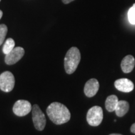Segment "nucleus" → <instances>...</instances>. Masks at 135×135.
Listing matches in <instances>:
<instances>
[{"instance_id":"1","label":"nucleus","mask_w":135,"mask_h":135,"mask_svg":"<svg viewBox=\"0 0 135 135\" xmlns=\"http://www.w3.org/2000/svg\"><path fill=\"white\" fill-rule=\"evenodd\" d=\"M46 113L52 122L56 124H62L70 121V111L66 106L58 102H53L48 106Z\"/></svg>"},{"instance_id":"2","label":"nucleus","mask_w":135,"mask_h":135,"mask_svg":"<svg viewBox=\"0 0 135 135\" xmlns=\"http://www.w3.org/2000/svg\"><path fill=\"white\" fill-rule=\"evenodd\" d=\"M81 60L80 50L76 47H72L68 51L64 60V65L66 73L71 75L75 71Z\"/></svg>"},{"instance_id":"3","label":"nucleus","mask_w":135,"mask_h":135,"mask_svg":"<svg viewBox=\"0 0 135 135\" xmlns=\"http://www.w3.org/2000/svg\"><path fill=\"white\" fill-rule=\"evenodd\" d=\"M103 119V112L100 106H94L89 109L87 113L86 119L90 126H98Z\"/></svg>"},{"instance_id":"4","label":"nucleus","mask_w":135,"mask_h":135,"mask_svg":"<svg viewBox=\"0 0 135 135\" xmlns=\"http://www.w3.org/2000/svg\"><path fill=\"white\" fill-rule=\"evenodd\" d=\"M32 119L37 130L43 131L46 126V119L43 111L37 104H35L32 107Z\"/></svg>"},{"instance_id":"5","label":"nucleus","mask_w":135,"mask_h":135,"mask_svg":"<svg viewBox=\"0 0 135 135\" xmlns=\"http://www.w3.org/2000/svg\"><path fill=\"white\" fill-rule=\"evenodd\" d=\"M15 76L10 71H4L0 75V89L4 92H10L14 88Z\"/></svg>"},{"instance_id":"6","label":"nucleus","mask_w":135,"mask_h":135,"mask_svg":"<svg viewBox=\"0 0 135 135\" xmlns=\"http://www.w3.org/2000/svg\"><path fill=\"white\" fill-rule=\"evenodd\" d=\"M13 113L18 116H25L32 110L31 104L26 100H18L13 106Z\"/></svg>"},{"instance_id":"7","label":"nucleus","mask_w":135,"mask_h":135,"mask_svg":"<svg viewBox=\"0 0 135 135\" xmlns=\"http://www.w3.org/2000/svg\"><path fill=\"white\" fill-rule=\"evenodd\" d=\"M25 55V50L21 47H16L6 55L5 63L8 65H13L19 61Z\"/></svg>"},{"instance_id":"8","label":"nucleus","mask_w":135,"mask_h":135,"mask_svg":"<svg viewBox=\"0 0 135 135\" xmlns=\"http://www.w3.org/2000/svg\"><path fill=\"white\" fill-rule=\"evenodd\" d=\"M99 84L97 79H90L86 83L84 88V92L85 95L89 98L94 97L98 91Z\"/></svg>"},{"instance_id":"9","label":"nucleus","mask_w":135,"mask_h":135,"mask_svg":"<svg viewBox=\"0 0 135 135\" xmlns=\"http://www.w3.org/2000/svg\"><path fill=\"white\" fill-rule=\"evenodd\" d=\"M114 86L120 91L129 93L132 91L134 89V84L128 79L121 78L114 81Z\"/></svg>"},{"instance_id":"10","label":"nucleus","mask_w":135,"mask_h":135,"mask_svg":"<svg viewBox=\"0 0 135 135\" xmlns=\"http://www.w3.org/2000/svg\"><path fill=\"white\" fill-rule=\"evenodd\" d=\"M135 65V60L132 55H127L123 59L121 63V70L124 73L131 72Z\"/></svg>"},{"instance_id":"11","label":"nucleus","mask_w":135,"mask_h":135,"mask_svg":"<svg viewBox=\"0 0 135 135\" xmlns=\"http://www.w3.org/2000/svg\"><path fill=\"white\" fill-rule=\"evenodd\" d=\"M129 104L126 101H118V104L115 109L116 115L119 117H123L129 111Z\"/></svg>"},{"instance_id":"12","label":"nucleus","mask_w":135,"mask_h":135,"mask_svg":"<svg viewBox=\"0 0 135 135\" xmlns=\"http://www.w3.org/2000/svg\"><path fill=\"white\" fill-rule=\"evenodd\" d=\"M118 103V98L116 95H110L108 97L105 101V107L109 112L115 111Z\"/></svg>"},{"instance_id":"13","label":"nucleus","mask_w":135,"mask_h":135,"mask_svg":"<svg viewBox=\"0 0 135 135\" xmlns=\"http://www.w3.org/2000/svg\"><path fill=\"white\" fill-rule=\"evenodd\" d=\"M15 42L12 38H8L4 43L3 48V52L5 55H7L15 48Z\"/></svg>"},{"instance_id":"14","label":"nucleus","mask_w":135,"mask_h":135,"mask_svg":"<svg viewBox=\"0 0 135 135\" xmlns=\"http://www.w3.org/2000/svg\"><path fill=\"white\" fill-rule=\"evenodd\" d=\"M8 32V28L6 25H0V46L2 45L6 38V34Z\"/></svg>"},{"instance_id":"15","label":"nucleus","mask_w":135,"mask_h":135,"mask_svg":"<svg viewBox=\"0 0 135 135\" xmlns=\"http://www.w3.org/2000/svg\"><path fill=\"white\" fill-rule=\"evenodd\" d=\"M129 22L132 25H135V3L131 8H129L128 13Z\"/></svg>"},{"instance_id":"16","label":"nucleus","mask_w":135,"mask_h":135,"mask_svg":"<svg viewBox=\"0 0 135 135\" xmlns=\"http://www.w3.org/2000/svg\"><path fill=\"white\" fill-rule=\"evenodd\" d=\"M130 130L131 131V133H134V134H135V123L133 124L132 126H131Z\"/></svg>"},{"instance_id":"17","label":"nucleus","mask_w":135,"mask_h":135,"mask_svg":"<svg viewBox=\"0 0 135 135\" xmlns=\"http://www.w3.org/2000/svg\"><path fill=\"white\" fill-rule=\"evenodd\" d=\"M73 1H75V0H62L63 3H65V4H68V3L72 2Z\"/></svg>"},{"instance_id":"18","label":"nucleus","mask_w":135,"mask_h":135,"mask_svg":"<svg viewBox=\"0 0 135 135\" xmlns=\"http://www.w3.org/2000/svg\"><path fill=\"white\" fill-rule=\"evenodd\" d=\"M3 11H1V10H0V19H1V18H2V16H3Z\"/></svg>"},{"instance_id":"19","label":"nucleus","mask_w":135,"mask_h":135,"mask_svg":"<svg viewBox=\"0 0 135 135\" xmlns=\"http://www.w3.org/2000/svg\"><path fill=\"white\" fill-rule=\"evenodd\" d=\"M109 135H122V134H111Z\"/></svg>"},{"instance_id":"20","label":"nucleus","mask_w":135,"mask_h":135,"mask_svg":"<svg viewBox=\"0 0 135 135\" xmlns=\"http://www.w3.org/2000/svg\"><path fill=\"white\" fill-rule=\"evenodd\" d=\"M0 1H1V0H0Z\"/></svg>"}]
</instances>
